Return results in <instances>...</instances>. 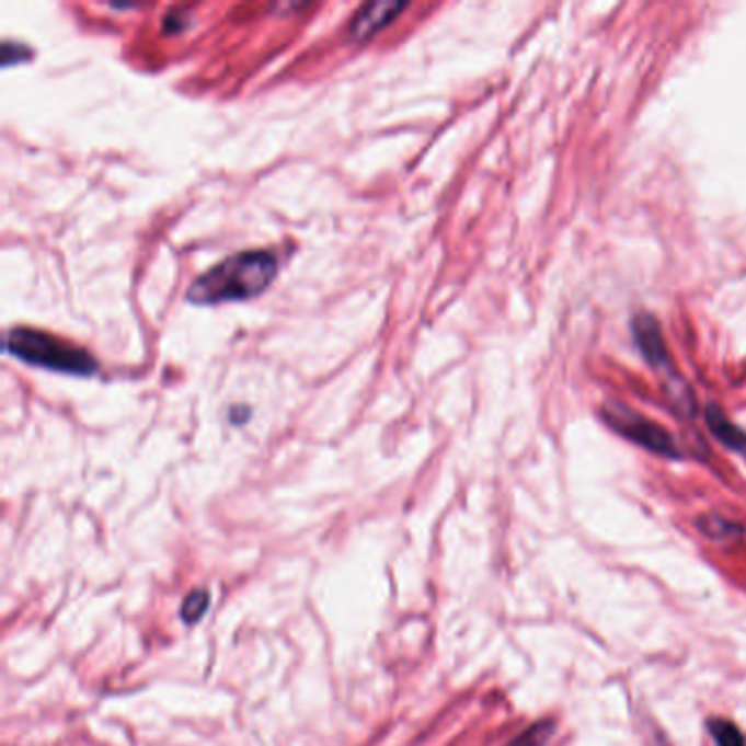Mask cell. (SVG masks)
I'll return each instance as SVG.
<instances>
[{
	"mask_svg": "<svg viewBox=\"0 0 746 746\" xmlns=\"http://www.w3.org/2000/svg\"><path fill=\"white\" fill-rule=\"evenodd\" d=\"M708 425H710L712 434H714L723 445H727V447L734 449V451H743V454H746L745 432H743L741 427H736L734 423H730V421L725 418V414H723L716 405H712V408L708 410Z\"/></svg>",
	"mask_w": 746,
	"mask_h": 746,
	"instance_id": "6",
	"label": "cell"
},
{
	"mask_svg": "<svg viewBox=\"0 0 746 746\" xmlns=\"http://www.w3.org/2000/svg\"><path fill=\"white\" fill-rule=\"evenodd\" d=\"M208 602H210V598H208V592H206V589H195V592H191V594L186 596L184 605H182V620H184L186 624H195V622L206 613Z\"/></svg>",
	"mask_w": 746,
	"mask_h": 746,
	"instance_id": "9",
	"label": "cell"
},
{
	"mask_svg": "<svg viewBox=\"0 0 746 746\" xmlns=\"http://www.w3.org/2000/svg\"><path fill=\"white\" fill-rule=\"evenodd\" d=\"M633 337L642 351V355L657 368L668 366V351L662 335V326L651 315H638L633 320Z\"/></svg>",
	"mask_w": 746,
	"mask_h": 746,
	"instance_id": "4",
	"label": "cell"
},
{
	"mask_svg": "<svg viewBox=\"0 0 746 746\" xmlns=\"http://www.w3.org/2000/svg\"><path fill=\"white\" fill-rule=\"evenodd\" d=\"M605 418L618 434H622L631 443L668 458H679L675 438L664 427L651 423L642 414H635L624 405H609L605 410Z\"/></svg>",
	"mask_w": 746,
	"mask_h": 746,
	"instance_id": "3",
	"label": "cell"
},
{
	"mask_svg": "<svg viewBox=\"0 0 746 746\" xmlns=\"http://www.w3.org/2000/svg\"><path fill=\"white\" fill-rule=\"evenodd\" d=\"M7 348L11 355L28 361V364H37V366H46L53 370H64V372H74V375H88L94 372L96 364L94 359L79 351L72 348L50 335H44L39 331H28V329H13L7 335Z\"/></svg>",
	"mask_w": 746,
	"mask_h": 746,
	"instance_id": "2",
	"label": "cell"
},
{
	"mask_svg": "<svg viewBox=\"0 0 746 746\" xmlns=\"http://www.w3.org/2000/svg\"><path fill=\"white\" fill-rule=\"evenodd\" d=\"M554 734L552 721H539L532 727H528L521 736H517L508 746H546Z\"/></svg>",
	"mask_w": 746,
	"mask_h": 746,
	"instance_id": "8",
	"label": "cell"
},
{
	"mask_svg": "<svg viewBox=\"0 0 746 746\" xmlns=\"http://www.w3.org/2000/svg\"><path fill=\"white\" fill-rule=\"evenodd\" d=\"M403 2H392V0H381V2H370L366 4L353 22V35L364 39L383 24H388L399 11H403Z\"/></svg>",
	"mask_w": 746,
	"mask_h": 746,
	"instance_id": "5",
	"label": "cell"
},
{
	"mask_svg": "<svg viewBox=\"0 0 746 746\" xmlns=\"http://www.w3.org/2000/svg\"><path fill=\"white\" fill-rule=\"evenodd\" d=\"M276 272L278 261L272 252H239L202 274L191 285L188 300L197 305H219L252 298L274 280Z\"/></svg>",
	"mask_w": 746,
	"mask_h": 746,
	"instance_id": "1",
	"label": "cell"
},
{
	"mask_svg": "<svg viewBox=\"0 0 746 746\" xmlns=\"http://www.w3.org/2000/svg\"><path fill=\"white\" fill-rule=\"evenodd\" d=\"M708 727H710V734L714 736V741H716L719 746H746L743 732L734 723H730V721L716 719V721H710Z\"/></svg>",
	"mask_w": 746,
	"mask_h": 746,
	"instance_id": "7",
	"label": "cell"
}]
</instances>
